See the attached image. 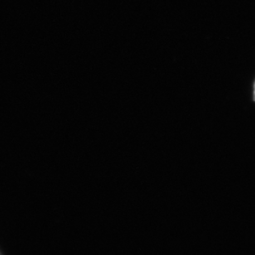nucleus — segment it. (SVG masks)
<instances>
[{
	"label": "nucleus",
	"instance_id": "1",
	"mask_svg": "<svg viewBox=\"0 0 255 255\" xmlns=\"http://www.w3.org/2000/svg\"><path fill=\"white\" fill-rule=\"evenodd\" d=\"M254 99H255V90H254Z\"/></svg>",
	"mask_w": 255,
	"mask_h": 255
},
{
	"label": "nucleus",
	"instance_id": "2",
	"mask_svg": "<svg viewBox=\"0 0 255 255\" xmlns=\"http://www.w3.org/2000/svg\"></svg>",
	"mask_w": 255,
	"mask_h": 255
}]
</instances>
